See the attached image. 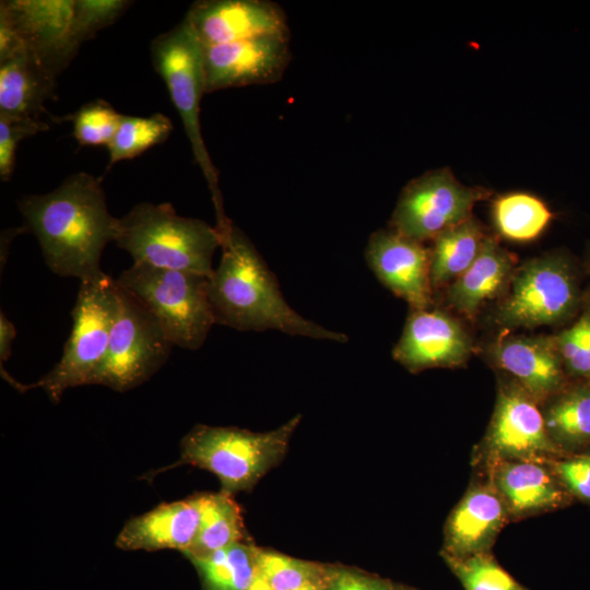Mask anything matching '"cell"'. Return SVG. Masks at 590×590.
Listing matches in <instances>:
<instances>
[{"label": "cell", "instance_id": "1", "mask_svg": "<svg viewBox=\"0 0 590 590\" xmlns=\"http://www.w3.org/2000/svg\"><path fill=\"white\" fill-rule=\"evenodd\" d=\"M19 209L55 274L82 282L103 273L101 257L115 240L117 217L98 179L73 174L48 193L22 197Z\"/></svg>", "mask_w": 590, "mask_h": 590}, {"label": "cell", "instance_id": "2", "mask_svg": "<svg viewBox=\"0 0 590 590\" xmlns=\"http://www.w3.org/2000/svg\"><path fill=\"white\" fill-rule=\"evenodd\" d=\"M220 233L222 256L208 281L215 323L240 331L279 330L341 343L349 340L344 333L304 318L287 304L274 274L233 222Z\"/></svg>", "mask_w": 590, "mask_h": 590}, {"label": "cell", "instance_id": "3", "mask_svg": "<svg viewBox=\"0 0 590 590\" xmlns=\"http://www.w3.org/2000/svg\"><path fill=\"white\" fill-rule=\"evenodd\" d=\"M114 243L131 256L133 263L210 278L222 235L202 220L178 215L170 203L142 202L117 217Z\"/></svg>", "mask_w": 590, "mask_h": 590}, {"label": "cell", "instance_id": "4", "mask_svg": "<svg viewBox=\"0 0 590 590\" xmlns=\"http://www.w3.org/2000/svg\"><path fill=\"white\" fill-rule=\"evenodd\" d=\"M151 57L181 118L194 161L208 182L216 214L215 226L223 231L232 221L224 212L217 170L202 138L200 125V103L206 93L204 46L184 19L152 40Z\"/></svg>", "mask_w": 590, "mask_h": 590}, {"label": "cell", "instance_id": "5", "mask_svg": "<svg viewBox=\"0 0 590 590\" xmlns=\"http://www.w3.org/2000/svg\"><path fill=\"white\" fill-rule=\"evenodd\" d=\"M299 420L267 433L198 425L181 440L179 462L212 472L225 493L248 489L285 453Z\"/></svg>", "mask_w": 590, "mask_h": 590}, {"label": "cell", "instance_id": "6", "mask_svg": "<svg viewBox=\"0 0 590 590\" xmlns=\"http://www.w3.org/2000/svg\"><path fill=\"white\" fill-rule=\"evenodd\" d=\"M209 278L186 271L133 263L116 279L158 321L174 344L198 350L215 323Z\"/></svg>", "mask_w": 590, "mask_h": 590}, {"label": "cell", "instance_id": "7", "mask_svg": "<svg viewBox=\"0 0 590 590\" xmlns=\"http://www.w3.org/2000/svg\"><path fill=\"white\" fill-rule=\"evenodd\" d=\"M118 305L116 280L103 272L80 282L72 309V330L54 368L35 385L54 402L70 388L91 385L108 347Z\"/></svg>", "mask_w": 590, "mask_h": 590}, {"label": "cell", "instance_id": "8", "mask_svg": "<svg viewBox=\"0 0 590 590\" xmlns=\"http://www.w3.org/2000/svg\"><path fill=\"white\" fill-rule=\"evenodd\" d=\"M580 305V293L568 259L558 253L524 262L515 269L494 311L505 329L559 324Z\"/></svg>", "mask_w": 590, "mask_h": 590}, {"label": "cell", "instance_id": "9", "mask_svg": "<svg viewBox=\"0 0 590 590\" xmlns=\"http://www.w3.org/2000/svg\"><path fill=\"white\" fill-rule=\"evenodd\" d=\"M117 295L107 352L91 385L122 392L152 377L166 363L174 344L153 315L118 284Z\"/></svg>", "mask_w": 590, "mask_h": 590}, {"label": "cell", "instance_id": "10", "mask_svg": "<svg viewBox=\"0 0 590 590\" xmlns=\"http://www.w3.org/2000/svg\"><path fill=\"white\" fill-rule=\"evenodd\" d=\"M487 191L460 184L449 169H437L410 181L402 190L390 228L420 243L470 219Z\"/></svg>", "mask_w": 590, "mask_h": 590}, {"label": "cell", "instance_id": "11", "mask_svg": "<svg viewBox=\"0 0 590 590\" xmlns=\"http://www.w3.org/2000/svg\"><path fill=\"white\" fill-rule=\"evenodd\" d=\"M75 0H7L0 26L13 33L56 78L75 57L72 24Z\"/></svg>", "mask_w": 590, "mask_h": 590}, {"label": "cell", "instance_id": "12", "mask_svg": "<svg viewBox=\"0 0 590 590\" xmlns=\"http://www.w3.org/2000/svg\"><path fill=\"white\" fill-rule=\"evenodd\" d=\"M291 59L290 34L204 47L205 91L275 83Z\"/></svg>", "mask_w": 590, "mask_h": 590}, {"label": "cell", "instance_id": "13", "mask_svg": "<svg viewBox=\"0 0 590 590\" xmlns=\"http://www.w3.org/2000/svg\"><path fill=\"white\" fill-rule=\"evenodd\" d=\"M472 339L464 327L440 309H411L393 358L412 373L427 368L455 367L468 361Z\"/></svg>", "mask_w": 590, "mask_h": 590}, {"label": "cell", "instance_id": "14", "mask_svg": "<svg viewBox=\"0 0 590 590\" xmlns=\"http://www.w3.org/2000/svg\"><path fill=\"white\" fill-rule=\"evenodd\" d=\"M365 258L377 279L411 309L432 306L430 250L424 243L391 228L380 229L370 235Z\"/></svg>", "mask_w": 590, "mask_h": 590}, {"label": "cell", "instance_id": "15", "mask_svg": "<svg viewBox=\"0 0 590 590\" xmlns=\"http://www.w3.org/2000/svg\"><path fill=\"white\" fill-rule=\"evenodd\" d=\"M185 20L204 47L290 34L285 12L269 0H199Z\"/></svg>", "mask_w": 590, "mask_h": 590}, {"label": "cell", "instance_id": "16", "mask_svg": "<svg viewBox=\"0 0 590 590\" xmlns=\"http://www.w3.org/2000/svg\"><path fill=\"white\" fill-rule=\"evenodd\" d=\"M486 441L506 459L535 461L560 451L546 432L539 403L515 380L499 389Z\"/></svg>", "mask_w": 590, "mask_h": 590}, {"label": "cell", "instance_id": "17", "mask_svg": "<svg viewBox=\"0 0 590 590\" xmlns=\"http://www.w3.org/2000/svg\"><path fill=\"white\" fill-rule=\"evenodd\" d=\"M487 355L538 403L565 387L567 375L553 337L504 334L488 345Z\"/></svg>", "mask_w": 590, "mask_h": 590}, {"label": "cell", "instance_id": "18", "mask_svg": "<svg viewBox=\"0 0 590 590\" xmlns=\"http://www.w3.org/2000/svg\"><path fill=\"white\" fill-rule=\"evenodd\" d=\"M200 527V495L164 503L130 519L116 544L122 550H191Z\"/></svg>", "mask_w": 590, "mask_h": 590}, {"label": "cell", "instance_id": "19", "mask_svg": "<svg viewBox=\"0 0 590 590\" xmlns=\"http://www.w3.org/2000/svg\"><path fill=\"white\" fill-rule=\"evenodd\" d=\"M514 272L511 255L495 238L486 236L474 262L446 287V303L473 318L488 300L504 296Z\"/></svg>", "mask_w": 590, "mask_h": 590}, {"label": "cell", "instance_id": "20", "mask_svg": "<svg viewBox=\"0 0 590 590\" xmlns=\"http://www.w3.org/2000/svg\"><path fill=\"white\" fill-rule=\"evenodd\" d=\"M56 76L26 48L0 62V115L43 120L56 99Z\"/></svg>", "mask_w": 590, "mask_h": 590}, {"label": "cell", "instance_id": "21", "mask_svg": "<svg viewBox=\"0 0 590 590\" xmlns=\"http://www.w3.org/2000/svg\"><path fill=\"white\" fill-rule=\"evenodd\" d=\"M505 503L488 487L471 489L452 512L447 527L449 556L483 553L505 520Z\"/></svg>", "mask_w": 590, "mask_h": 590}, {"label": "cell", "instance_id": "22", "mask_svg": "<svg viewBox=\"0 0 590 590\" xmlns=\"http://www.w3.org/2000/svg\"><path fill=\"white\" fill-rule=\"evenodd\" d=\"M496 484L505 505L516 515L558 507L567 497L555 476L534 460L503 463Z\"/></svg>", "mask_w": 590, "mask_h": 590}, {"label": "cell", "instance_id": "23", "mask_svg": "<svg viewBox=\"0 0 590 590\" xmlns=\"http://www.w3.org/2000/svg\"><path fill=\"white\" fill-rule=\"evenodd\" d=\"M546 432L560 451L590 447V384L564 387L547 400L542 412Z\"/></svg>", "mask_w": 590, "mask_h": 590}, {"label": "cell", "instance_id": "24", "mask_svg": "<svg viewBox=\"0 0 590 590\" xmlns=\"http://www.w3.org/2000/svg\"><path fill=\"white\" fill-rule=\"evenodd\" d=\"M487 235L472 216L433 239L429 278L433 292L449 286L476 259Z\"/></svg>", "mask_w": 590, "mask_h": 590}, {"label": "cell", "instance_id": "25", "mask_svg": "<svg viewBox=\"0 0 590 590\" xmlns=\"http://www.w3.org/2000/svg\"><path fill=\"white\" fill-rule=\"evenodd\" d=\"M243 539V518L231 494L200 495V527L197 539L185 555H206L228 547Z\"/></svg>", "mask_w": 590, "mask_h": 590}, {"label": "cell", "instance_id": "26", "mask_svg": "<svg viewBox=\"0 0 590 590\" xmlns=\"http://www.w3.org/2000/svg\"><path fill=\"white\" fill-rule=\"evenodd\" d=\"M492 216L499 235L524 243L539 237L553 215L540 198L527 192H511L494 201Z\"/></svg>", "mask_w": 590, "mask_h": 590}, {"label": "cell", "instance_id": "27", "mask_svg": "<svg viewBox=\"0 0 590 590\" xmlns=\"http://www.w3.org/2000/svg\"><path fill=\"white\" fill-rule=\"evenodd\" d=\"M257 548L235 543L213 553L187 557L201 573L206 590H248L256 571Z\"/></svg>", "mask_w": 590, "mask_h": 590}, {"label": "cell", "instance_id": "28", "mask_svg": "<svg viewBox=\"0 0 590 590\" xmlns=\"http://www.w3.org/2000/svg\"><path fill=\"white\" fill-rule=\"evenodd\" d=\"M173 128L172 120L162 113L149 117L122 115L119 127L107 145L108 166L134 158L152 146L165 142Z\"/></svg>", "mask_w": 590, "mask_h": 590}, {"label": "cell", "instance_id": "29", "mask_svg": "<svg viewBox=\"0 0 590 590\" xmlns=\"http://www.w3.org/2000/svg\"><path fill=\"white\" fill-rule=\"evenodd\" d=\"M256 565L274 590H297L309 583H322L319 567L279 553L257 550Z\"/></svg>", "mask_w": 590, "mask_h": 590}, {"label": "cell", "instance_id": "30", "mask_svg": "<svg viewBox=\"0 0 590 590\" xmlns=\"http://www.w3.org/2000/svg\"><path fill=\"white\" fill-rule=\"evenodd\" d=\"M446 558L465 590H526L484 552Z\"/></svg>", "mask_w": 590, "mask_h": 590}, {"label": "cell", "instance_id": "31", "mask_svg": "<svg viewBox=\"0 0 590 590\" xmlns=\"http://www.w3.org/2000/svg\"><path fill=\"white\" fill-rule=\"evenodd\" d=\"M122 115L104 99L84 104L71 117L73 137L81 146L108 145Z\"/></svg>", "mask_w": 590, "mask_h": 590}, {"label": "cell", "instance_id": "32", "mask_svg": "<svg viewBox=\"0 0 590 590\" xmlns=\"http://www.w3.org/2000/svg\"><path fill=\"white\" fill-rule=\"evenodd\" d=\"M553 338L566 375L590 384V306Z\"/></svg>", "mask_w": 590, "mask_h": 590}, {"label": "cell", "instance_id": "33", "mask_svg": "<svg viewBox=\"0 0 590 590\" xmlns=\"http://www.w3.org/2000/svg\"><path fill=\"white\" fill-rule=\"evenodd\" d=\"M126 0H75L72 24V43L81 45L96 33L111 25L131 4Z\"/></svg>", "mask_w": 590, "mask_h": 590}, {"label": "cell", "instance_id": "34", "mask_svg": "<svg viewBox=\"0 0 590 590\" xmlns=\"http://www.w3.org/2000/svg\"><path fill=\"white\" fill-rule=\"evenodd\" d=\"M49 129L44 120L0 115V178L8 181L15 167L16 150L22 140Z\"/></svg>", "mask_w": 590, "mask_h": 590}, {"label": "cell", "instance_id": "35", "mask_svg": "<svg viewBox=\"0 0 590 590\" xmlns=\"http://www.w3.org/2000/svg\"><path fill=\"white\" fill-rule=\"evenodd\" d=\"M554 471L569 494L590 504V453H575L558 460Z\"/></svg>", "mask_w": 590, "mask_h": 590}, {"label": "cell", "instance_id": "36", "mask_svg": "<svg viewBox=\"0 0 590 590\" xmlns=\"http://www.w3.org/2000/svg\"><path fill=\"white\" fill-rule=\"evenodd\" d=\"M326 590H392V588L379 579L342 571L331 577Z\"/></svg>", "mask_w": 590, "mask_h": 590}, {"label": "cell", "instance_id": "37", "mask_svg": "<svg viewBox=\"0 0 590 590\" xmlns=\"http://www.w3.org/2000/svg\"><path fill=\"white\" fill-rule=\"evenodd\" d=\"M16 337L14 324L8 319L3 311L0 312V361L5 362L12 352L13 341Z\"/></svg>", "mask_w": 590, "mask_h": 590}, {"label": "cell", "instance_id": "38", "mask_svg": "<svg viewBox=\"0 0 590 590\" xmlns=\"http://www.w3.org/2000/svg\"><path fill=\"white\" fill-rule=\"evenodd\" d=\"M248 590H274L262 574L258 570L256 565V571L252 581Z\"/></svg>", "mask_w": 590, "mask_h": 590}, {"label": "cell", "instance_id": "39", "mask_svg": "<svg viewBox=\"0 0 590 590\" xmlns=\"http://www.w3.org/2000/svg\"><path fill=\"white\" fill-rule=\"evenodd\" d=\"M297 590H326V587L322 583H309Z\"/></svg>", "mask_w": 590, "mask_h": 590}]
</instances>
